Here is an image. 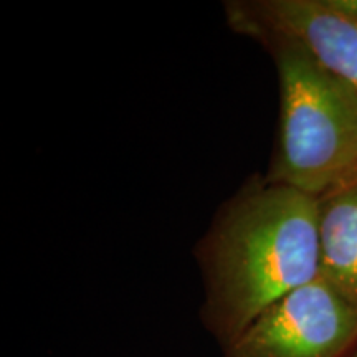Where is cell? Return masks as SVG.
Segmentation results:
<instances>
[{
    "instance_id": "cell-1",
    "label": "cell",
    "mask_w": 357,
    "mask_h": 357,
    "mask_svg": "<svg viewBox=\"0 0 357 357\" xmlns=\"http://www.w3.org/2000/svg\"><path fill=\"white\" fill-rule=\"evenodd\" d=\"M200 319L227 349L261 312L319 276L318 197L253 174L194 247Z\"/></svg>"
},
{
    "instance_id": "cell-2",
    "label": "cell",
    "mask_w": 357,
    "mask_h": 357,
    "mask_svg": "<svg viewBox=\"0 0 357 357\" xmlns=\"http://www.w3.org/2000/svg\"><path fill=\"white\" fill-rule=\"evenodd\" d=\"M278 77L280 111L268 181L321 197L357 177V89L300 45L266 35Z\"/></svg>"
},
{
    "instance_id": "cell-3",
    "label": "cell",
    "mask_w": 357,
    "mask_h": 357,
    "mask_svg": "<svg viewBox=\"0 0 357 357\" xmlns=\"http://www.w3.org/2000/svg\"><path fill=\"white\" fill-rule=\"evenodd\" d=\"M356 347L357 305L318 276L261 312L223 357H349Z\"/></svg>"
},
{
    "instance_id": "cell-4",
    "label": "cell",
    "mask_w": 357,
    "mask_h": 357,
    "mask_svg": "<svg viewBox=\"0 0 357 357\" xmlns=\"http://www.w3.org/2000/svg\"><path fill=\"white\" fill-rule=\"evenodd\" d=\"M223 13L234 33L291 40L357 89V17L331 0H227Z\"/></svg>"
},
{
    "instance_id": "cell-5",
    "label": "cell",
    "mask_w": 357,
    "mask_h": 357,
    "mask_svg": "<svg viewBox=\"0 0 357 357\" xmlns=\"http://www.w3.org/2000/svg\"><path fill=\"white\" fill-rule=\"evenodd\" d=\"M319 276L357 305V177L318 197Z\"/></svg>"
},
{
    "instance_id": "cell-6",
    "label": "cell",
    "mask_w": 357,
    "mask_h": 357,
    "mask_svg": "<svg viewBox=\"0 0 357 357\" xmlns=\"http://www.w3.org/2000/svg\"><path fill=\"white\" fill-rule=\"evenodd\" d=\"M349 357H357V347H356V349H354V352H352V354H351Z\"/></svg>"
}]
</instances>
